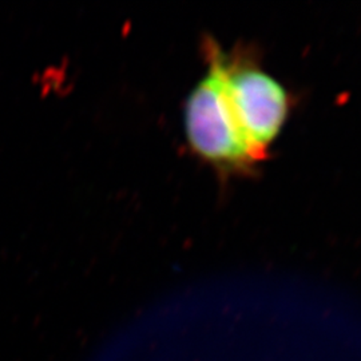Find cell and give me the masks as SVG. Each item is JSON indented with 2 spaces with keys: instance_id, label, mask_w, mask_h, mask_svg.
Here are the masks:
<instances>
[{
  "instance_id": "obj_1",
  "label": "cell",
  "mask_w": 361,
  "mask_h": 361,
  "mask_svg": "<svg viewBox=\"0 0 361 361\" xmlns=\"http://www.w3.org/2000/svg\"><path fill=\"white\" fill-rule=\"evenodd\" d=\"M207 73L185 104V131L192 150L221 171H249L262 161L247 141L233 110L225 80V56L207 43Z\"/></svg>"
},
{
  "instance_id": "obj_2",
  "label": "cell",
  "mask_w": 361,
  "mask_h": 361,
  "mask_svg": "<svg viewBox=\"0 0 361 361\" xmlns=\"http://www.w3.org/2000/svg\"><path fill=\"white\" fill-rule=\"evenodd\" d=\"M225 80L240 126L261 158L284 128L289 95L284 86L241 55L225 56Z\"/></svg>"
}]
</instances>
